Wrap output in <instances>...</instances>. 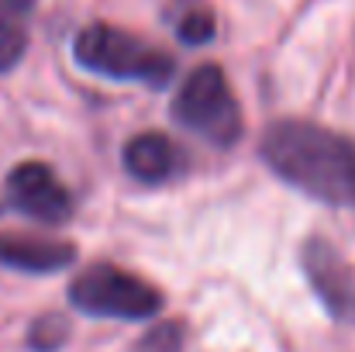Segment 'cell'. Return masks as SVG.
I'll use <instances>...</instances> for the list:
<instances>
[{"mask_svg": "<svg viewBox=\"0 0 355 352\" xmlns=\"http://www.w3.org/2000/svg\"><path fill=\"white\" fill-rule=\"evenodd\" d=\"M266 166L314 201L355 208V138L318 121L283 117L262 131Z\"/></svg>", "mask_w": 355, "mask_h": 352, "instance_id": "obj_1", "label": "cell"}, {"mask_svg": "<svg viewBox=\"0 0 355 352\" xmlns=\"http://www.w3.org/2000/svg\"><path fill=\"white\" fill-rule=\"evenodd\" d=\"M183 152L162 131H138L124 145V169L138 183H166L180 173Z\"/></svg>", "mask_w": 355, "mask_h": 352, "instance_id": "obj_7", "label": "cell"}, {"mask_svg": "<svg viewBox=\"0 0 355 352\" xmlns=\"http://www.w3.org/2000/svg\"><path fill=\"white\" fill-rule=\"evenodd\" d=\"M35 7V0H0V21H10V17H21Z\"/></svg>", "mask_w": 355, "mask_h": 352, "instance_id": "obj_13", "label": "cell"}, {"mask_svg": "<svg viewBox=\"0 0 355 352\" xmlns=\"http://www.w3.org/2000/svg\"><path fill=\"white\" fill-rule=\"evenodd\" d=\"M73 259H76V249L69 242L35 238V235H0V266H10L21 273H55V269H66Z\"/></svg>", "mask_w": 355, "mask_h": 352, "instance_id": "obj_8", "label": "cell"}, {"mask_svg": "<svg viewBox=\"0 0 355 352\" xmlns=\"http://www.w3.org/2000/svg\"><path fill=\"white\" fill-rule=\"evenodd\" d=\"M166 21L173 24L176 38L187 45H207L218 31V17L207 0H173L166 7Z\"/></svg>", "mask_w": 355, "mask_h": 352, "instance_id": "obj_9", "label": "cell"}, {"mask_svg": "<svg viewBox=\"0 0 355 352\" xmlns=\"http://www.w3.org/2000/svg\"><path fill=\"white\" fill-rule=\"evenodd\" d=\"M69 304L94 318L148 321L162 311V294L121 266L94 262L69 280Z\"/></svg>", "mask_w": 355, "mask_h": 352, "instance_id": "obj_4", "label": "cell"}, {"mask_svg": "<svg viewBox=\"0 0 355 352\" xmlns=\"http://www.w3.org/2000/svg\"><path fill=\"white\" fill-rule=\"evenodd\" d=\"M135 352H183V321H159L138 342Z\"/></svg>", "mask_w": 355, "mask_h": 352, "instance_id": "obj_11", "label": "cell"}, {"mask_svg": "<svg viewBox=\"0 0 355 352\" xmlns=\"http://www.w3.org/2000/svg\"><path fill=\"white\" fill-rule=\"evenodd\" d=\"M73 56L83 69L101 73L107 80H138L148 87H166L173 80V56L141 42L138 35L114 24H87L73 42Z\"/></svg>", "mask_w": 355, "mask_h": 352, "instance_id": "obj_2", "label": "cell"}, {"mask_svg": "<svg viewBox=\"0 0 355 352\" xmlns=\"http://www.w3.org/2000/svg\"><path fill=\"white\" fill-rule=\"evenodd\" d=\"M69 342V321L62 315H38L28 328V346L35 352H59Z\"/></svg>", "mask_w": 355, "mask_h": 352, "instance_id": "obj_10", "label": "cell"}, {"mask_svg": "<svg viewBox=\"0 0 355 352\" xmlns=\"http://www.w3.org/2000/svg\"><path fill=\"white\" fill-rule=\"evenodd\" d=\"M300 266L304 276L311 283V290L318 294V301L324 304V311L342 321L355 325V266L321 235H311L300 249Z\"/></svg>", "mask_w": 355, "mask_h": 352, "instance_id": "obj_5", "label": "cell"}, {"mask_svg": "<svg viewBox=\"0 0 355 352\" xmlns=\"http://www.w3.org/2000/svg\"><path fill=\"white\" fill-rule=\"evenodd\" d=\"M24 49H28L24 28L14 24V21H0V76L10 73L24 59Z\"/></svg>", "mask_w": 355, "mask_h": 352, "instance_id": "obj_12", "label": "cell"}, {"mask_svg": "<svg viewBox=\"0 0 355 352\" xmlns=\"http://www.w3.org/2000/svg\"><path fill=\"white\" fill-rule=\"evenodd\" d=\"M173 117L187 131H193L197 138H204L218 149H232L245 131L241 104L218 62L197 66L180 83V90L173 97Z\"/></svg>", "mask_w": 355, "mask_h": 352, "instance_id": "obj_3", "label": "cell"}, {"mask_svg": "<svg viewBox=\"0 0 355 352\" xmlns=\"http://www.w3.org/2000/svg\"><path fill=\"white\" fill-rule=\"evenodd\" d=\"M7 194H10V204L21 208L35 221L62 225L73 218V194L66 190V183L55 176L49 162H38V159L17 162L7 176Z\"/></svg>", "mask_w": 355, "mask_h": 352, "instance_id": "obj_6", "label": "cell"}]
</instances>
